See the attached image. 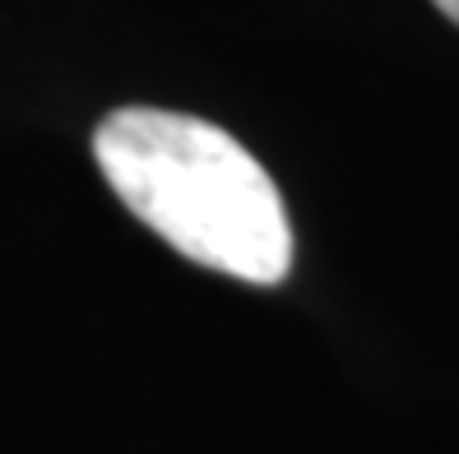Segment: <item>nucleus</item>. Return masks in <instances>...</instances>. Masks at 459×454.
I'll return each instance as SVG.
<instances>
[{"instance_id":"nucleus-1","label":"nucleus","mask_w":459,"mask_h":454,"mask_svg":"<svg viewBox=\"0 0 459 454\" xmlns=\"http://www.w3.org/2000/svg\"><path fill=\"white\" fill-rule=\"evenodd\" d=\"M93 158L121 204L177 255L260 287L288 278L283 195L228 130L163 107H121L98 125Z\"/></svg>"},{"instance_id":"nucleus-2","label":"nucleus","mask_w":459,"mask_h":454,"mask_svg":"<svg viewBox=\"0 0 459 454\" xmlns=\"http://www.w3.org/2000/svg\"><path fill=\"white\" fill-rule=\"evenodd\" d=\"M437 10H441L450 23H459V0H437Z\"/></svg>"}]
</instances>
